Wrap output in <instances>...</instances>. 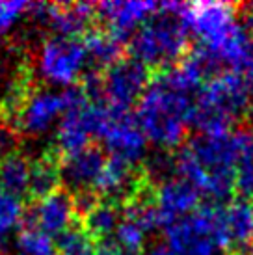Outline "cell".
I'll return each instance as SVG.
<instances>
[{
  "label": "cell",
  "instance_id": "cell-1",
  "mask_svg": "<svg viewBox=\"0 0 253 255\" xmlns=\"http://www.w3.org/2000/svg\"><path fill=\"white\" fill-rule=\"evenodd\" d=\"M242 130L224 134H197L175 156L177 175L201 196L225 201L237 190Z\"/></svg>",
  "mask_w": 253,
  "mask_h": 255
},
{
  "label": "cell",
  "instance_id": "cell-31",
  "mask_svg": "<svg viewBox=\"0 0 253 255\" xmlns=\"http://www.w3.org/2000/svg\"><path fill=\"white\" fill-rule=\"evenodd\" d=\"M244 78H246L248 86H250V90H252V93H253V67L246 73V75H244Z\"/></svg>",
  "mask_w": 253,
  "mask_h": 255
},
{
  "label": "cell",
  "instance_id": "cell-14",
  "mask_svg": "<svg viewBox=\"0 0 253 255\" xmlns=\"http://www.w3.org/2000/svg\"><path fill=\"white\" fill-rule=\"evenodd\" d=\"M153 199L162 229H166L169 224L196 213L201 203V194L181 177H171L158 184Z\"/></svg>",
  "mask_w": 253,
  "mask_h": 255
},
{
  "label": "cell",
  "instance_id": "cell-17",
  "mask_svg": "<svg viewBox=\"0 0 253 255\" xmlns=\"http://www.w3.org/2000/svg\"><path fill=\"white\" fill-rule=\"evenodd\" d=\"M143 183L136 175V166L118 158H108L105 168L99 175L97 183L93 186V192L97 196L106 198V201L118 203L120 198H126V201L136 196Z\"/></svg>",
  "mask_w": 253,
  "mask_h": 255
},
{
  "label": "cell",
  "instance_id": "cell-26",
  "mask_svg": "<svg viewBox=\"0 0 253 255\" xmlns=\"http://www.w3.org/2000/svg\"><path fill=\"white\" fill-rule=\"evenodd\" d=\"M149 231L145 227L138 224L136 220L128 218L123 214V220H121L118 231L114 235V241L120 244L121 248L128 252L132 255H140L143 246H145V241H147Z\"/></svg>",
  "mask_w": 253,
  "mask_h": 255
},
{
  "label": "cell",
  "instance_id": "cell-25",
  "mask_svg": "<svg viewBox=\"0 0 253 255\" xmlns=\"http://www.w3.org/2000/svg\"><path fill=\"white\" fill-rule=\"evenodd\" d=\"M58 255H99V244L84 227L73 226L56 242Z\"/></svg>",
  "mask_w": 253,
  "mask_h": 255
},
{
  "label": "cell",
  "instance_id": "cell-9",
  "mask_svg": "<svg viewBox=\"0 0 253 255\" xmlns=\"http://www.w3.org/2000/svg\"><path fill=\"white\" fill-rule=\"evenodd\" d=\"M108 116L110 108L106 105L84 97L58 123L56 147L60 149V153L67 156L90 147L93 138L101 136Z\"/></svg>",
  "mask_w": 253,
  "mask_h": 255
},
{
  "label": "cell",
  "instance_id": "cell-3",
  "mask_svg": "<svg viewBox=\"0 0 253 255\" xmlns=\"http://www.w3.org/2000/svg\"><path fill=\"white\" fill-rule=\"evenodd\" d=\"M253 93L246 78L233 71L212 75L194 99L192 125L199 134H224L233 130L235 121L252 110Z\"/></svg>",
  "mask_w": 253,
  "mask_h": 255
},
{
  "label": "cell",
  "instance_id": "cell-30",
  "mask_svg": "<svg viewBox=\"0 0 253 255\" xmlns=\"http://www.w3.org/2000/svg\"><path fill=\"white\" fill-rule=\"evenodd\" d=\"M246 30L250 37H252V43H253V7L250 9V13L246 15Z\"/></svg>",
  "mask_w": 253,
  "mask_h": 255
},
{
  "label": "cell",
  "instance_id": "cell-13",
  "mask_svg": "<svg viewBox=\"0 0 253 255\" xmlns=\"http://www.w3.org/2000/svg\"><path fill=\"white\" fill-rule=\"evenodd\" d=\"M95 7H97V17L105 21L106 30L125 41L126 37H132L145 22L158 13L160 4L151 0H128V2L116 0V2L95 4Z\"/></svg>",
  "mask_w": 253,
  "mask_h": 255
},
{
  "label": "cell",
  "instance_id": "cell-33",
  "mask_svg": "<svg viewBox=\"0 0 253 255\" xmlns=\"http://www.w3.org/2000/svg\"><path fill=\"white\" fill-rule=\"evenodd\" d=\"M250 201H252V205H253V188H252V194H250Z\"/></svg>",
  "mask_w": 253,
  "mask_h": 255
},
{
  "label": "cell",
  "instance_id": "cell-7",
  "mask_svg": "<svg viewBox=\"0 0 253 255\" xmlns=\"http://www.w3.org/2000/svg\"><path fill=\"white\" fill-rule=\"evenodd\" d=\"M86 97L82 90H34L22 101L13 125L28 136H41L58 127L62 118Z\"/></svg>",
  "mask_w": 253,
  "mask_h": 255
},
{
  "label": "cell",
  "instance_id": "cell-29",
  "mask_svg": "<svg viewBox=\"0 0 253 255\" xmlns=\"http://www.w3.org/2000/svg\"><path fill=\"white\" fill-rule=\"evenodd\" d=\"M143 255H177V254L169 248L168 244H153L151 248H147L143 252Z\"/></svg>",
  "mask_w": 253,
  "mask_h": 255
},
{
  "label": "cell",
  "instance_id": "cell-22",
  "mask_svg": "<svg viewBox=\"0 0 253 255\" xmlns=\"http://www.w3.org/2000/svg\"><path fill=\"white\" fill-rule=\"evenodd\" d=\"M84 229L92 235L95 241H108L114 235L123 220V211L114 201H99L90 213L84 216Z\"/></svg>",
  "mask_w": 253,
  "mask_h": 255
},
{
  "label": "cell",
  "instance_id": "cell-23",
  "mask_svg": "<svg viewBox=\"0 0 253 255\" xmlns=\"http://www.w3.org/2000/svg\"><path fill=\"white\" fill-rule=\"evenodd\" d=\"M24 220V207L21 198L0 190V252L6 248L11 235L19 233Z\"/></svg>",
  "mask_w": 253,
  "mask_h": 255
},
{
  "label": "cell",
  "instance_id": "cell-15",
  "mask_svg": "<svg viewBox=\"0 0 253 255\" xmlns=\"http://www.w3.org/2000/svg\"><path fill=\"white\" fill-rule=\"evenodd\" d=\"M77 216L73 196L63 190H58L47 198L37 199L34 203V209L30 213L32 226L45 231L47 235H63L67 229L75 226L73 220Z\"/></svg>",
  "mask_w": 253,
  "mask_h": 255
},
{
  "label": "cell",
  "instance_id": "cell-20",
  "mask_svg": "<svg viewBox=\"0 0 253 255\" xmlns=\"http://www.w3.org/2000/svg\"><path fill=\"white\" fill-rule=\"evenodd\" d=\"M62 183V164L54 155H43L32 162L28 194L37 201L58 192Z\"/></svg>",
  "mask_w": 253,
  "mask_h": 255
},
{
  "label": "cell",
  "instance_id": "cell-16",
  "mask_svg": "<svg viewBox=\"0 0 253 255\" xmlns=\"http://www.w3.org/2000/svg\"><path fill=\"white\" fill-rule=\"evenodd\" d=\"M106 160L108 158L105 156V153L93 145L82 149L78 153L63 156L62 183H65L67 188L75 190V194L93 190Z\"/></svg>",
  "mask_w": 253,
  "mask_h": 255
},
{
  "label": "cell",
  "instance_id": "cell-8",
  "mask_svg": "<svg viewBox=\"0 0 253 255\" xmlns=\"http://www.w3.org/2000/svg\"><path fill=\"white\" fill-rule=\"evenodd\" d=\"M149 69L134 58H121L118 64L101 73L99 103L114 112H130L149 88Z\"/></svg>",
  "mask_w": 253,
  "mask_h": 255
},
{
  "label": "cell",
  "instance_id": "cell-18",
  "mask_svg": "<svg viewBox=\"0 0 253 255\" xmlns=\"http://www.w3.org/2000/svg\"><path fill=\"white\" fill-rule=\"evenodd\" d=\"M84 47L88 52V62L97 69L106 71L118 64L123 54V39L114 36L108 30H90L84 36Z\"/></svg>",
  "mask_w": 253,
  "mask_h": 255
},
{
  "label": "cell",
  "instance_id": "cell-5",
  "mask_svg": "<svg viewBox=\"0 0 253 255\" xmlns=\"http://www.w3.org/2000/svg\"><path fill=\"white\" fill-rule=\"evenodd\" d=\"M164 235L177 255H218L231 248L224 207H199L194 214L169 224Z\"/></svg>",
  "mask_w": 253,
  "mask_h": 255
},
{
  "label": "cell",
  "instance_id": "cell-10",
  "mask_svg": "<svg viewBox=\"0 0 253 255\" xmlns=\"http://www.w3.org/2000/svg\"><path fill=\"white\" fill-rule=\"evenodd\" d=\"M179 17L188 34L201 41V47H209L229 30L239 24L237 6L229 2H194L183 4Z\"/></svg>",
  "mask_w": 253,
  "mask_h": 255
},
{
  "label": "cell",
  "instance_id": "cell-11",
  "mask_svg": "<svg viewBox=\"0 0 253 255\" xmlns=\"http://www.w3.org/2000/svg\"><path fill=\"white\" fill-rule=\"evenodd\" d=\"M110 158L136 166L147 151V138L140 128L138 121L128 112H114L106 120L103 132L99 136Z\"/></svg>",
  "mask_w": 253,
  "mask_h": 255
},
{
  "label": "cell",
  "instance_id": "cell-4",
  "mask_svg": "<svg viewBox=\"0 0 253 255\" xmlns=\"http://www.w3.org/2000/svg\"><path fill=\"white\" fill-rule=\"evenodd\" d=\"M183 4H160L158 13L130 37V52L147 69H169L188 54V30L179 17Z\"/></svg>",
  "mask_w": 253,
  "mask_h": 255
},
{
  "label": "cell",
  "instance_id": "cell-27",
  "mask_svg": "<svg viewBox=\"0 0 253 255\" xmlns=\"http://www.w3.org/2000/svg\"><path fill=\"white\" fill-rule=\"evenodd\" d=\"M30 7L32 4L24 0H0V36L13 28L24 17V13L30 11Z\"/></svg>",
  "mask_w": 253,
  "mask_h": 255
},
{
  "label": "cell",
  "instance_id": "cell-2",
  "mask_svg": "<svg viewBox=\"0 0 253 255\" xmlns=\"http://www.w3.org/2000/svg\"><path fill=\"white\" fill-rule=\"evenodd\" d=\"M194 99L173 90L158 77L140 99L134 118L147 138L160 149H175L183 143L192 125Z\"/></svg>",
  "mask_w": 253,
  "mask_h": 255
},
{
  "label": "cell",
  "instance_id": "cell-32",
  "mask_svg": "<svg viewBox=\"0 0 253 255\" xmlns=\"http://www.w3.org/2000/svg\"><path fill=\"white\" fill-rule=\"evenodd\" d=\"M250 255H253V241H252V244H250Z\"/></svg>",
  "mask_w": 253,
  "mask_h": 255
},
{
  "label": "cell",
  "instance_id": "cell-12",
  "mask_svg": "<svg viewBox=\"0 0 253 255\" xmlns=\"http://www.w3.org/2000/svg\"><path fill=\"white\" fill-rule=\"evenodd\" d=\"M32 15L49 24L54 36L80 37L90 32L93 19L97 17L95 4L86 2H65V4H32Z\"/></svg>",
  "mask_w": 253,
  "mask_h": 255
},
{
  "label": "cell",
  "instance_id": "cell-24",
  "mask_svg": "<svg viewBox=\"0 0 253 255\" xmlns=\"http://www.w3.org/2000/svg\"><path fill=\"white\" fill-rule=\"evenodd\" d=\"M17 255H56V242L45 231L35 226H26L19 229L15 237Z\"/></svg>",
  "mask_w": 253,
  "mask_h": 255
},
{
  "label": "cell",
  "instance_id": "cell-28",
  "mask_svg": "<svg viewBox=\"0 0 253 255\" xmlns=\"http://www.w3.org/2000/svg\"><path fill=\"white\" fill-rule=\"evenodd\" d=\"M99 255H132V254L125 252L114 239H108V241H103L99 244Z\"/></svg>",
  "mask_w": 253,
  "mask_h": 255
},
{
  "label": "cell",
  "instance_id": "cell-21",
  "mask_svg": "<svg viewBox=\"0 0 253 255\" xmlns=\"http://www.w3.org/2000/svg\"><path fill=\"white\" fill-rule=\"evenodd\" d=\"M30 171H32V162L26 156L15 151L6 156H0V190L7 192L15 198L28 194Z\"/></svg>",
  "mask_w": 253,
  "mask_h": 255
},
{
  "label": "cell",
  "instance_id": "cell-6",
  "mask_svg": "<svg viewBox=\"0 0 253 255\" xmlns=\"http://www.w3.org/2000/svg\"><path fill=\"white\" fill-rule=\"evenodd\" d=\"M88 62L84 41L77 37L50 36L41 43L35 69L37 75L52 86L73 88L80 78L84 77Z\"/></svg>",
  "mask_w": 253,
  "mask_h": 255
},
{
  "label": "cell",
  "instance_id": "cell-19",
  "mask_svg": "<svg viewBox=\"0 0 253 255\" xmlns=\"http://www.w3.org/2000/svg\"><path fill=\"white\" fill-rule=\"evenodd\" d=\"M224 220L231 246L246 248L253 241V205L246 198H237L224 207Z\"/></svg>",
  "mask_w": 253,
  "mask_h": 255
}]
</instances>
